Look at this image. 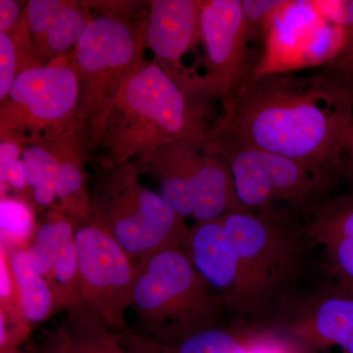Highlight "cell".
<instances>
[{
    "mask_svg": "<svg viewBox=\"0 0 353 353\" xmlns=\"http://www.w3.org/2000/svg\"><path fill=\"white\" fill-rule=\"evenodd\" d=\"M223 109L215 129L246 145L330 172L347 157L353 92L325 70L253 77Z\"/></svg>",
    "mask_w": 353,
    "mask_h": 353,
    "instance_id": "1",
    "label": "cell"
},
{
    "mask_svg": "<svg viewBox=\"0 0 353 353\" xmlns=\"http://www.w3.org/2000/svg\"><path fill=\"white\" fill-rule=\"evenodd\" d=\"M192 88L189 75L143 59L126 79L88 155L102 169L146 157L180 139L208 134L215 125L210 101Z\"/></svg>",
    "mask_w": 353,
    "mask_h": 353,
    "instance_id": "2",
    "label": "cell"
},
{
    "mask_svg": "<svg viewBox=\"0 0 353 353\" xmlns=\"http://www.w3.org/2000/svg\"><path fill=\"white\" fill-rule=\"evenodd\" d=\"M88 4L92 9L90 19L71 57L80 83L79 125L90 153L123 83L143 60L150 3L97 1Z\"/></svg>",
    "mask_w": 353,
    "mask_h": 353,
    "instance_id": "3",
    "label": "cell"
},
{
    "mask_svg": "<svg viewBox=\"0 0 353 353\" xmlns=\"http://www.w3.org/2000/svg\"><path fill=\"white\" fill-rule=\"evenodd\" d=\"M137 268L132 330L173 347L190 334L213 327L218 299L185 248L155 253Z\"/></svg>",
    "mask_w": 353,
    "mask_h": 353,
    "instance_id": "4",
    "label": "cell"
},
{
    "mask_svg": "<svg viewBox=\"0 0 353 353\" xmlns=\"http://www.w3.org/2000/svg\"><path fill=\"white\" fill-rule=\"evenodd\" d=\"M136 162L102 169L90 192L88 218L124 248L136 266L155 253L185 248L190 228L157 192L141 182Z\"/></svg>",
    "mask_w": 353,
    "mask_h": 353,
    "instance_id": "5",
    "label": "cell"
},
{
    "mask_svg": "<svg viewBox=\"0 0 353 353\" xmlns=\"http://www.w3.org/2000/svg\"><path fill=\"white\" fill-rule=\"evenodd\" d=\"M157 181L158 194L175 212L196 223L219 219L245 209L234 192L226 160L217 152L210 132L161 146L136 162Z\"/></svg>",
    "mask_w": 353,
    "mask_h": 353,
    "instance_id": "6",
    "label": "cell"
},
{
    "mask_svg": "<svg viewBox=\"0 0 353 353\" xmlns=\"http://www.w3.org/2000/svg\"><path fill=\"white\" fill-rule=\"evenodd\" d=\"M80 83L71 53L21 72L0 106V138L21 146L80 132Z\"/></svg>",
    "mask_w": 353,
    "mask_h": 353,
    "instance_id": "7",
    "label": "cell"
},
{
    "mask_svg": "<svg viewBox=\"0 0 353 353\" xmlns=\"http://www.w3.org/2000/svg\"><path fill=\"white\" fill-rule=\"evenodd\" d=\"M210 138L229 165L236 196L248 210L270 211L279 201L313 206L328 187V170L246 145L215 128Z\"/></svg>",
    "mask_w": 353,
    "mask_h": 353,
    "instance_id": "8",
    "label": "cell"
},
{
    "mask_svg": "<svg viewBox=\"0 0 353 353\" xmlns=\"http://www.w3.org/2000/svg\"><path fill=\"white\" fill-rule=\"evenodd\" d=\"M82 305L111 331L128 329L138 268L115 239L90 218L73 221Z\"/></svg>",
    "mask_w": 353,
    "mask_h": 353,
    "instance_id": "9",
    "label": "cell"
},
{
    "mask_svg": "<svg viewBox=\"0 0 353 353\" xmlns=\"http://www.w3.org/2000/svg\"><path fill=\"white\" fill-rule=\"evenodd\" d=\"M201 41L205 73L190 76L196 92L226 103L243 85L248 38L241 0H204L201 6Z\"/></svg>",
    "mask_w": 353,
    "mask_h": 353,
    "instance_id": "10",
    "label": "cell"
},
{
    "mask_svg": "<svg viewBox=\"0 0 353 353\" xmlns=\"http://www.w3.org/2000/svg\"><path fill=\"white\" fill-rule=\"evenodd\" d=\"M21 19L37 61L46 65L73 51L90 11L88 2L30 0Z\"/></svg>",
    "mask_w": 353,
    "mask_h": 353,
    "instance_id": "11",
    "label": "cell"
},
{
    "mask_svg": "<svg viewBox=\"0 0 353 353\" xmlns=\"http://www.w3.org/2000/svg\"><path fill=\"white\" fill-rule=\"evenodd\" d=\"M221 220L240 257L245 290L268 282L282 256V236L270 211L256 213L240 209Z\"/></svg>",
    "mask_w": 353,
    "mask_h": 353,
    "instance_id": "12",
    "label": "cell"
},
{
    "mask_svg": "<svg viewBox=\"0 0 353 353\" xmlns=\"http://www.w3.org/2000/svg\"><path fill=\"white\" fill-rule=\"evenodd\" d=\"M145 28L146 48L155 59L178 70L181 58L201 39L199 0H152Z\"/></svg>",
    "mask_w": 353,
    "mask_h": 353,
    "instance_id": "13",
    "label": "cell"
},
{
    "mask_svg": "<svg viewBox=\"0 0 353 353\" xmlns=\"http://www.w3.org/2000/svg\"><path fill=\"white\" fill-rule=\"evenodd\" d=\"M185 248L211 289L224 292L245 290L240 257L221 218L196 223L190 229Z\"/></svg>",
    "mask_w": 353,
    "mask_h": 353,
    "instance_id": "14",
    "label": "cell"
},
{
    "mask_svg": "<svg viewBox=\"0 0 353 353\" xmlns=\"http://www.w3.org/2000/svg\"><path fill=\"white\" fill-rule=\"evenodd\" d=\"M312 208L334 269L345 285H353V194L317 202Z\"/></svg>",
    "mask_w": 353,
    "mask_h": 353,
    "instance_id": "15",
    "label": "cell"
},
{
    "mask_svg": "<svg viewBox=\"0 0 353 353\" xmlns=\"http://www.w3.org/2000/svg\"><path fill=\"white\" fill-rule=\"evenodd\" d=\"M7 254L21 317L32 329L50 317L55 309L54 299L46 281L28 259L26 248H13Z\"/></svg>",
    "mask_w": 353,
    "mask_h": 353,
    "instance_id": "16",
    "label": "cell"
},
{
    "mask_svg": "<svg viewBox=\"0 0 353 353\" xmlns=\"http://www.w3.org/2000/svg\"><path fill=\"white\" fill-rule=\"evenodd\" d=\"M53 141L24 146L22 159L32 205L39 209L57 205V153Z\"/></svg>",
    "mask_w": 353,
    "mask_h": 353,
    "instance_id": "17",
    "label": "cell"
},
{
    "mask_svg": "<svg viewBox=\"0 0 353 353\" xmlns=\"http://www.w3.org/2000/svg\"><path fill=\"white\" fill-rule=\"evenodd\" d=\"M63 328L79 353H128L118 334L85 306L67 311Z\"/></svg>",
    "mask_w": 353,
    "mask_h": 353,
    "instance_id": "18",
    "label": "cell"
},
{
    "mask_svg": "<svg viewBox=\"0 0 353 353\" xmlns=\"http://www.w3.org/2000/svg\"><path fill=\"white\" fill-rule=\"evenodd\" d=\"M73 238V221L62 213L51 210L46 220L37 227L31 243L26 248L34 270L46 278L62 248Z\"/></svg>",
    "mask_w": 353,
    "mask_h": 353,
    "instance_id": "19",
    "label": "cell"
},
{
    "mask_svg": "<svg viewBox=\"0 0 353 353\" xmlns=\"http://www.w3.org/2000/svg\"><path fill=\"white\" fill-rule=\"evenodd\" d=\"M44 280L52 292L55 308L68 311L82 305L78 252L74 238L62 248L50 273Z\"/></svg>",
    "mask_w": 353,
    "mask_h": 353,
    "instance_id": "20",
    "label": "cell"
},
{
    "mask_svg": "<svg viewBox=\"0 0 353 353\" xmlns=\"http://www.w3.org/2000/svg\"><path fill=\"white\" fill-rule=\"evenodd\" d=\"M315 323L322 338L353 353V296L326 299L316 312Z\"/></svg>",
    "mask_w": 353,
    "mask_h": 353,
    "instance_id": "21",
    "label": "cell"
},
{
    "mask_svg": "<svg viewBox=\"0 0 353 353\" xmlns=\"http://www.w3.org/2000/svg\"><path fill=\"white\" fill-rule=\"evenodd\" d=\"M0 229L2 243L9 241L14 248H27L37 229L32 204L18 197L2 196Z\"/></svg>",
    "mask_w": 353,
    "mask_h": 353,
    "instance_id": "22",
    "label": "cell"
},
{
    "mask_svg": "<svg viewBox=\"0 0 353 353\" xmlns=\"http://www.w3.org/2000/svg\"><path fill=\"white\" fill-rule=\"evenodd\" d=\"M170 347L175 353H277L266 347L246 350L231 334L214 327L190 334Z\"/></svg>",
    "mask_w": 353,
    "mask_h": 353,
    "instance_id": "23",
    "label": "cell"
},
{
    "mask_svg": "<svg viewBox=\"0 0 353 353\" xmlns=\"http://www.w3.org/2000/svg\"><path fill=\"white\" fill-rule=\"evenodd\" d=\"M24 148L11 141L0 143V185L1 196L8 189L20 194V199L32 205L31 192L26 182L22 157ZM34 206V205H32Z\"/></svg>",
    "mask_w": 353,
    "mask_h": 353,
    "instance_id": "24",
    "label": "cell"
},
{
    "mask_svg": "<svg viewBox=\"0 0 353 353\" xmlns=\"http://www.w3.org/2000/svg\"><path fill=\"white\" fill-rule=\"evenodd\" d=\"M250 41L261 38L272 20L289 4L284 0H241Z\"/></svg>",
    "mask_w": 353,
    "mask_h": 353,
    "instance_id": "25",
    "label": "cell"
},
{
    "mask_svg": "<svg viewBox=\"0 0 353 353\" xmlns=\"http://www.w3.org/2000/svg\"><path fill=\"white\" fill-rule=\"evenodd\" d=\"M19 73V60L12 34L0 32V101H4Z\"/></svg>",
    "mask_w": 353,
    "mask_h": 353,
    "instance_id": "26",
    "label": "cell"
},
{
    "mask_svg": "<svg viewBox=\"0 0 353 353\" xmlns=\"http://www.w3.org/2000/svg\"><path fill=\"white\" fill-rule=\"evenodd\" d=\"M325 71L353 92V32L343 34V43Z\"/></svg>",
    "mask_w": 353,
    "mask_h": 353,
    "instance_id": "27",
    "label": "cell"
},
{
    "mask_svg": "<svg viewBox=\"0 0 353 353\" xmlns=\"http://www.w3.org/2000/svg\"><path fill=\"white\" fill-rule=\"evenodd\" d=\"M317 12L341 28L343 34L353 31V1H312Z\"/></svg>",
    "mask_w": 353,
    "mask_h": 353,
    "instance_id": "28",
    "label": "cell"
},
{
    "mask_svg": "<svg viewBox=\"0 0 353 353\" xmlns=\"http://www.w3.org/2000/svg\"><path fill=\"white\" fill-rule=\"evenodd\" d=\"M32 353H79L70 341L63 326L57 329H44L38 341L32 345Z\"/></svg>",
    "mask_w": 353,
    "mask_h": 353,
    "instance_id": "29",
    "label": "cell"
},
{
    "mask_svg": "<svg viewBox=\"0 0 353 353\" xmlns=\"http://www.w3.org/2000/svg\"><path fill=\"white\" fill-rule=\"evenodd\" d=\"M118 336L121 345L128 353H175L168 345L132 329L121 332Z\"/></svg>",
    "mask_w": 353,
    "mask_h": 353,
    "instance_id": "30",
    "label": "cell"
},
{
    "mask_svg": "<svg viewBox=\"0 0 353 353\" xmlns=\"http://www.w3.org/2000/svg\"><path fill=\"white\" fill-rule=\"evenodd\" d=\"M22 13L15 0H0V32L10 34L19 25Z\"/></svg>",
    "mask_w": 353,
    "mask_h": 353,
    "instance_id": "31",
    "label": "cell"
},
{
    "mask_svg": "<svg viewBox=\"0 0 353 353\" xmlns=\"http://www.w3.org/2000/svg\"><path fill=\"white\" fill-rule=\"evenodd\" d=\"M347 157L350 158V163L353 165V134L347 145Z\"/></svg>",
    "mask_w": 353,
    "mask_h": 353,
    "instance_id": "32",
    "label": "cell"
},
{
    "mask_svg": "<svg viewBox=\"0 0 353 353\" xmlns=\"http://www.w3.org/2000/svg\"><path fill=\"white\" fill-rule=\"evenodd\" d=\"M4 353H32L31 352H21L19 350H11V352H7Z\"/></svg>",
    "mask_w": 353,
    "mask_h": 353,
    "instance_id": "33",
    "label": "cell"
},
{
    "mask_svg": "<svg viewBox=\"0 0 353 353\" xmlns=\"http://www.w3.org/2000/svg\"><path fill=\"white\" fill-rule=\"evenodd\" d=\"M347 288H350V289L352 290V292H353V285H347Z\"/></svg>",
    "mask_w": 353,
    "mask_h": 353,
    "instance_id": "34",
    "label": "cell"
}]
</instances>
